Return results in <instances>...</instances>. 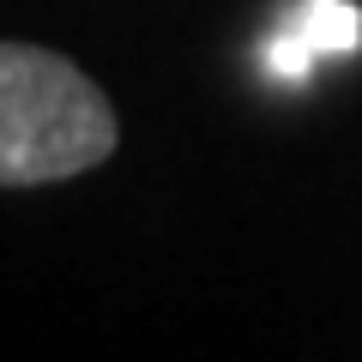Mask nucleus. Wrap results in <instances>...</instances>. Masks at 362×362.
Here are the masks:
<instances>
[{
  "mask_svg": "<svg viewBox=\"0 0 362 362\" xmlns=\"http://www.w3.org/2000/svg\"><path fill=\"white\" fill-rule=\"evenodd\" d=\"M115 145V103L85 66L37 42H0V187L73 181Z\"/></svg>",
  "mask_w": 362,
  "mask_h": 362,
  "instance_id": "f257e3e1",
  "label": "nucleus"
},
{
  "mask_svg": "<svg viewBox=\"0 0 362 362\" xmlns=\"http://www.w3.org/2000/svg\"><path fill=\"white\" fill-rule=\"evenodd\" d=\"M356 37H362V18H356L350 0H302V6L284 13L266 61L278 78H308V66L320 54H350Z\"/></svg>",
  "mask_w": 362,
  "mask_h": 362,
  "instance_id": "f03ea898",
  "label": "nucleus"
}]
</instances>
